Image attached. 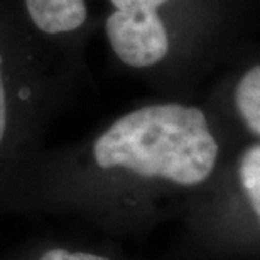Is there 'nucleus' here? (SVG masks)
<instances>
[{
    "mask_svg": "<svg viewBox=\"0 0 260 260\" xmlns=\"http://www.w3.org/2000/svg\"><path fill=\"white\" fill-rule=\"evenodd\" d=\"M242 188L260 221V144L243 152L238 166Z\"/></svg>",
    "mask_w": 260,
    "mask_h": 260,
    "instance_id": "39448f33",
    "label": "nucleus"
},
{
    "mask_svg": "<svg viewBox=\"0 0 260 260\" xmlns=\"http://www.w3.org/2000/svg\"><path fill=\"white\" fill-rule=\"evenodd\" d=\"M5 125H7V102H5V90L2 80V58H0V142L4 139Z\"/></svg>",
    "mask_w": 260,
    "mask_h": 260,
    "instance_id": "6e6552de",
    "label": "nucleus"
},
{
    "mask_svg": "<svg viewBox=\"0 0 260 260\" xmlns=\"http://www.w3.org/2000/svg\"><path fill=\"white\" fill-rule=\"evenodd\" d=\"M107 38L123 63L145 68L159 63L169 51V38L157 12H122L108 15Z\"/></svg>",
    "mask_w": 260,
    "mask_h": 260,
    "instance_id": "f03ea898",
    "label": "nucleus"
},
{
    "mask_svg": "<svg viewBox=\"0 0 260 260\" xmlns=\"http://www.w3.org/2000/svg\"><path fill=\"white\" fill-rule=\"evenodd\" d=\"M235 103L247 127L260 135V66L243 75L235 90Z\"/></svg>",
    "mask_w": 260,
    "mask_h": 260,
    "instance_id": "20e7f679",
    "label": "nucleus"
},
{
    "mask_svg": "<svg viewBox=\"0 0 260 260\" xmlns=\"http://www.w3.org/2000/svg\"><path fill=\"white\" fill-rule=\"evenodd\" d=\"M93 155L102 169L194 186L211 174L218 144L200 108L164 103L118 118L96 139Z\"/></svg>",
    "mask_w": 260,
    "mask_h": 260,
    "instance_id": "f257e3e1",
    "label": "nucleus"
},
{
    "mask_svg": "<svg viewBox=\"0 0 260 260\" xmlns=\"http://www.w3.org/2000/svg\"><path fill=\"white\" fill-rule=\"evenodd\" d=\"M39 260H108V258L91 255V253L68 252V250H63V248H53V250L46 252Z\"/></svg>",
    "mask_w": 260,
    "mask_h": 260,
    "instance_id": "0eeeda50",
    "label": "nucleus"
},
{
    "mask_svg": "<svg viewBox=\"0 0 260 260\" xmlns=\"http://www.w3.org/2000/svg\"><path fill=\"white\" fill-rule=\"evenodd\" d=\"M168 0H112L113 7L122 12H157Z\"/></svg>",
    "mask_w": 260,
    "mask_h": 260,
    "instance_id": "423d86ee",
    "label": "nucleus"
},
{
    "mask_svg": "<svg viewBox=\"0 0 260 260\" xmlns=\"http://www.w3.org/2000/svg\"><path fill=\"white\" fill-rule=\"evenodd\" d=\"M32 22L48 34L78 29L86 20L85 0H25Z\"/></svg>",
    "mask_w": 260,
    "mask_h": 260,
    "instance_id": "7ed1b4c3",
    "label": "nucleus"
}]
</instances>
